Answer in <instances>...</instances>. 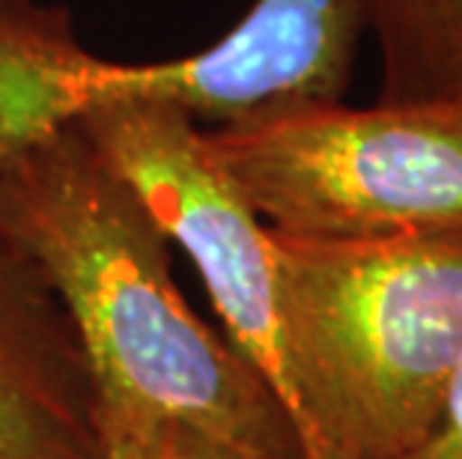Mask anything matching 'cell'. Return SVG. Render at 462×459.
I'll use <instances>...</instances> for the list:
<instances>
[{
	"instance_id": "1",
	"label": "cell",
	"mask_w": 462,
	"mask_h": 459,
	"mask_svg": "<svg viewBox=\"0 0 462 459\" xmlns=\"http://www.w3.org/2000/svg\"><path fill=\"white\" fill-rule=\"evenodd\" d=\"M0 224L72 319L99 394L105 451L171 424L239 459H304L278 394L189 308L171 239L81 125L0 168Z\"/></svg>"
},
{
	"instance_id": "2",
	"label": "cell",
	"mask_w": 462,
	"mask_h": 459,
	"mask_svg": "<svg viewBox=\"0 0 462 459\" xmlns=\"http://www.w3.org/2000/svg\"><path fill=\"white\" fill-rule=\"evenodd\" d=\"M269 236L304 459L409 454L462 361V239Z\"/></svg>"
},
{
	"instance_id": "3",
	"label": "cell",
	"mask_w": 462,
	"mask_h": 459,
	"mask_svg": "<svg viewBox=\"0 0 462 459\" xmlns=\"http://www.w3.org/2000/svg\"><path fill=\"white\" fill-rule=\"evenodd\" d=\"M272 230L319 239H462V93L287 105L203 132Z\"/></svg>"
},
{
	"instance_id": "4",
	"label": "cell",
	"mask_w": 462,
	"mask_h": 459,
	"mask_svg": "<svg viewBox=\"0 0 462 459\" xmlns=\"http://www.w3.org/2000/svg\"><path fill=\"white\" fill-rule=\"evenodd\" d=\"M78 125L132 182L164 236L189 251L224 337L296 424L269 227L209 159L203 132L185 111L162 102L99 105Z\"/></svg>"
},
{
	"instance_id": "5",
	"label": "cell",
	"mask_w": 462,
	"mask_h": 459,
	"mask_svg": "<svg viewBox=\"0 0 462 459\" xmlns=\"http://www.w3.org/2000/svg\"><path fill=\"white\" fill-rule=\"evenodd\" d=\"M111 102H162L221 123L224 84L209 48L162 63H107L78 42L66 6L0 0V168Z\"/></svg>"
},
{
	"instance_id": "6",
	"label": "cell",
	"mask_w": 462,
	"mask_h": 459,
	"mask_svg": "<svg viewBox=\"0 0 462 459\" xmlns=\"http://www.w3.org/2000/svg\"><path fill=\"white\" fill-rule=\"evenodd\" d=\"M0 459H107L99 394L72 319L4 224Z\"/></svg>"
},
{
	"instance_id": "7",
	"label": "cell",
	"mask_w": 462,
	"mask_h": 459,
	"mask_svg": "<svg viewBox=\"0 0 462 459\" xmlns=\"http://www.w3.org/2000/svg\"><path fill=\"white\" fill-rule=\"evenodd\" d=\"M376 39L379 102L462 93V0H364Z\"/></svg>"
},
{
	"instance_id": "8",
	"label": "cell",
	"mask_w": 462,
	"mask_h": 459,
	"mask_svg": "<svg viewBox=\"0 0 462 459\" xmlns=\"http://www.w3.org/2000/svg\"><path fill=\"white\" fill-rule=\"evenodd\" d=\"M107 459H239L227 447L209 442L185 427H155L129 442L107 447Z\"/></svg>"
},
{
	"instance_id": "9",
	"label": "cell",
	"mask_w": 462,
	"mask_h": 459,
	"mask_svg": "<svg viewBox=\"0 0 462 459\" xmlns=\"http://www.w3.org/2000/svg\"><path fill=\"white\" fill-rule=\"evenodd\" d=\"M397 459H462V361L427 438Z\"/></svg>"
}]
</instances>
